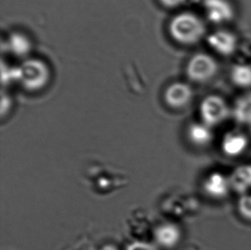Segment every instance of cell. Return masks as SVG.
Masks as SVG:
<instances>
[{
	"mask_svg": "<svg viewBox=\"0 0 251 250\" xmlns=\"http://www.w3.org/2000/svg\"><path fill=\"white\" fill-rule=\"evenodd\" d=\"M231 113L237 122L251 125V93H246L236 100Z\"/></svg>",
	"mask_w": 251,
	"mask_h": 250,
	"instance_id": "8fae6325",
	"label": "cell"
},
{
	"mask_svg": "<svg viewBox=\"0 0 251 250\" xmlns=\"http://www.w3.org/2000/svg\"><path fill=\"white\" fill-rule=\"evenodd\" d=\"M219 65L216 59L208 53L199 52L193 55L187 64L186 73L191 81L203 83L217 75Z\"/></svg>",
	"mask_w": 251,
	"mask_h": 250,
	"instance_id": "3957f363",
	"label": "cell"
},
{
	"mask_svg": "<svg viewBox=\"0 0 251 250\" xmlns=\"http://www.w3.org/2000/svg\"><path fill=\"white\" fill-rule=\"evenodd\" d=\"M207 18L215 25L228 24L233 20L235 9L230 0H203Z\"/></svg>",
	"mask_w": 251,
	"mask_h": 250,
	"instance_id": "8992f818",
	"label": "cell"
},
{
	"mask_svg": "<svg viewBox=\"0 0 251 250\" xmlns=\"http://www.w3.org/2000/svg\"><path fill=\"white\" fill-rule=\"evenodd\" d=\"M188 136L194 145L205 147L212 142L213 132L208 125L204 123H197L190 125L188 129Z\"/></svg>",
	"mask_w": 251,
	"mask_h": 250,
	"instance_id": "7c38bea8",
	"label": "cell"
},
{
	"mask_svg": "<svg viewBox=\"0 0 251 250\" xmlns=\"http://www.w3.org/2000/svg\"><path fill=\"white\" fill-rule=\"evenodd\" d=\"M230 78L238 88L248 89L251 88V65L248 64H236L231 67Z\"/></svg>",
	"mask_w": 251,
	"mask_h": 250,
	"instance_id": "4fadbf2b",
	"label": "cell"
},
{
	"mask_svg": "<svg viewBox=\"0 0 251 250\" xmlns=\"http://www.w3.org/2000/svg\"><path fill=\"white\" fill-rule=\"evenodd\" d=\"M185 0H160L165 6L176 7L179 6Z\"/></svg>",
	"mask_w": 251,
	"mask_h": 250,
	"instance_id": "d6986e66",
	"label": "cell"
},
{
	"mask_svg": "<svg viewBox=\"0 0 251 250\" xmlns=\"http://www.w3.org/2000/svg\"><path fill=\"white\" fill-rule=\"evenodd\" d=\"M203 189L213 199L225 198L231 190L229 176L219 172L212 173L204 181Z\"/></svg>",
	"mask_w": 251,
	"mask_h": 250,
	"instance_id": "ba28073f",
	"label": "cell"
},
{
	"mask_svg": "<svg viewBox=\"0 0 251 250\" xmlns=\"http://www.w3.org/2000/svg\"><path fill=\"white\" fill-rule=\"evenodd\" d=\"M248 139L240 132H230L225 135L221 142V148L226 155L238 157L248 148Z\"/></svg>",
	"mask_w": 251,
	"mask_h": 250,
	"instance_id": "9c48e42d",
	"label": "cell"
},
{
	"mask_svg": "<svg viewBox=\"0 0 251 250\" xmlns=\"http://www.w3.org/2000/svg\"><path fill=\"white\" fill-rule=\"evenodd\" d=\"M193 99V89L185 82H174L167 88L165 100L173 108L180 109L190 104Z\"/></svg>",
	"mask_w": 251,
	"mask_h": 250,
	"instance_id": "52a82bcc",
	"label": "cell"
},
{
	"mask_svg": "<svg viewBox=\"0 0 251 250\" xmlns=\"http://www.w3.org/2000/svg\"><path fill=\"white\" fill-rule=\"evenodd\" d=\"M20 81L29 91H37L44 88L50 80V70L48 64L41 59L30 58L19 67Z\"/></svg>",
	"mask_w": 251,
	"mask_h": 250,
	"instance_id": "7a4b0ae2",
	"label": "cell"
},
{
	"mask_svg": "<svg viewBox=\"0 0 251 250\" xmlns=\"http://www.w3.org/2000/svg\"><path fill=\"white\" fill-rule=\"evenodd\" d=\"M11 101L9 96L2 95V102H1V115L3 116L10 110Z\"/></svg>",
	"mask_w": 251,
	"mask_h": 250,
	"instance_id": "ac0fdd59",
	"label": "cell"
},
{
	"mask_svg": "<svg viewBox=\"0 0 251 250\" xmlns=\"http://www.w3.org/2000/svg\"><path fill=\"white\" fill-rule=\"evenodd\" d=\"M209 48L222 57L234 54L238 48V36L227 29H218L211 33L207 38Z\"/></svg>",
	"mask_w": 251,
	"mask_h": 250,
	"instance_id": "5b68a950",
	"label": "cell"
},
{
	"mask_svg": "<svg viewBox=\"0 0 251 250\" xmlns=\"http://www.w3.org/2000/svg\"><path fill=\"white\" fill-rule=\"evenodd\" d=\"M19 67H8L2 64V82L3 85L10 84L13 81H19Z\"/></svg>",
	"mask_w": 251,
	"mask_h": 250,
	"instance_id": "e0dca14e",
	"label": "cell"
},
{
	"mask_svg": "<svg viewBox=\"0 0 251 250\" xmlns=\"http://www.w3.org/2000/svg\"><path fill=\"white\" fill-rule=\"evenodd\" d=\"M231 112L227 102L220 95H208L201 102V118L211 128L224 123Z\"/></svg>",
	"mask_w": 251,
	"mask_h": 250,
	"instance_id": "277c9868",
	"label": "cell"
},
{
	"mask_svg": "<svg viewBox=\"0 0 251 250\" xmlns=\"http://www.w3.org/2000/svg\"><path fill=\"white\" fill-rule=\"evenodd\" d=\"M6 47L9 51L15 56L25 57L30 52L31 42L25 34L13 33L8 39Z\"/></svg>",
	"mask_w": 251,
	"mask_h": 250,
	"instance_id": "5bb4252c",
	"label": "cell"
},
{
	"mask_svg": "<svg viewBox=\"0 0 251 250\" xmlns=\"http://www.w3.org/2000/svg\"><path fill=\"white\" fill-rule=\"evenodd\" d=\"M129 250H154L153 248L148 244H134L129 247Z\"/></svg>",
	"mask_w": 251,
	"mask_h": 250,
	"instance_id": "ffe728a7",
	"label": "cell"
},
{
	"mask_svg": "<svg viewBox=\"0 0 251 250\" xmlns=\"http://www.w3.org/2000/svg\"><path fill=\"white\" fill-rule=\"evenodd\" d=\"M238 213L245 220L251 221V195L245 194L238 200Z\"/></svg>",
	"mask_w": 251,
	"mask_h": 250,
	"instance_id": "2e32d148",
	"label": "cell"
},
{
	"mask_svg": "<svg viewBox=\"0 0 251 250\" xmlns=\"http://www.w3.org/2000/svg\"><path fill=\"white\" fill-rule=\"evenodd\" d=\"M231 190L240 196L248 194L251 189V165H242L229 176Z\"/></svg>",
	"mask_w": 251,
	"mask_h": 250,
	"instance_id": "30bf717a",
	"label": "cell"
},
{
	"mask_svg": "<svg viewBox=\"0 0 251 250\" xmlns=\"http://www.w3.org/2000/svg\"><path fill=\"white\" fill-rule=\"evenodd\" d=\"M156 240L165 247H173L179 242L181 233L177 227L173 225H163L155 231Z\"/></svg>",
	"mask_w": 251,
	"mask_h": 250,
	"instance_id": "9a60e30c",
	"label": "cell"
},
{
	"mask_svg": "<svg viewBox=\"0 0 251 250\" xmlns=\"http://www.w3.org/2000/svg\"><path fill=\"white\" fill-rule=\"evenodd\" d=\"M170 33L180 44L192 46L203 39L207 27L203 21L192 12H182L171 21Z\"/></svg>",
	"mask_w": 251,
	"mask_h": 250,
	"instance_id": "6da1fadb",
	"label": "cell"
}]
</instances>
